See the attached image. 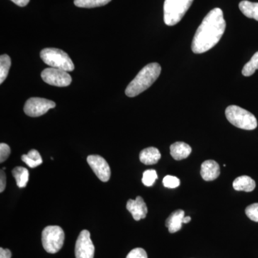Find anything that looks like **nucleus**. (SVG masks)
Returning <instances> with one entry per match:
<instances>
[{
    "mask_svg": "<svg viewBox=\"0 0 258 258\" xmlns=\"http://www.w3.org/2000/svg\"><path fill=\"white\" fill-rule=\"evenodd\" d=\"M225 29L222 10L220 8L212 10L197 30L191 44L193 52L203 53L215 47L222 38Z\"/></svg>",
    "mask_w": 258,
    "mask_h": 258,
    "instance_id": "nucleus-1",
    "label": "nucleus"
},
{
    "mask_svg": "<svg viewBox=\"0 0 258 258\" xmlns=\"http://www.w3.org/2000/svg\"><path fill=\"white\" fill-rule=\"evenodd\" d=\"M161 68L157 62H152L141 70L125 89V93L128 97L133 98L143 93L157 81L160 76Z\"/></svg>",
    "mask_w": 258,
    "mask_h": 258,
    "instance_id": "nucleus-2",
    "label": "nucleus"
},
{
    "mask_svg": "<svg viewBox=\"0 0 258 258\" xmlns=\"http://www.w3.org/2000/svg\"><path fill=\"white\" fill-rule=\"evenodd\" d=\"M225 115L230 123L244 130H254L257 127V118L252 113L237 106H230L225 110Z\"/></svg>",
    "mask_w": 258,
    "mask_h": 258,
    "instance_id": "nucleus-3",
    "label": "nucleus"
},
{
    "mask_svg": "<svg viewBox=\"0 0 258 258\" xmlns=\"http://www.w3.org/2000/svg\"><path fill=\"white\" fill-rule=\"evenodd\" d=\"M194 0H165L164 4V20L168 26H174L189 9Z\"/></svg>",
    "mask_w": 258,
    "mask_h": 258,
    "instance_id": "nucleus-4",
    "label": "nucleus"
},
{
    "mask_svg": "<svg viewBox=\"0 0 258 258\" xmlns=\"http://www.w3.org/2000/svg\"><path fill=\"white\" fill-rule=\"evenodd\" d=\"M40 57L51 68L63 70L67 72L74 71L75 66L69 55L63 50L57 48H45L40 52Z\"/></svg>",
    "mask_w": 258,
    "mask_h": 258,
    "instance_id": "nucleus-5",
    "label": "nucleus"
},
{
    "mask_svg": "<svg viewBox=\"0 0 258 258\" xmlns=\"http://www.w3.org/2000/svg\"><path fill=\"white\" fill-rule=\"evenodd\" d=\"M64 231L59 226H48L42 232V243L46 252L57 253L63 245Z\"/></svg>",
    "mask_w": 258,
    "mask_h": 258,
    "instance_id": "nucleus-6",
    "label": "nucleus"
},
{
    "mask_svg": "<svg viewBox=\"0 0 258 258\" xmlns=\"http://www.w3.org/2000/svg\"><path fill=\"white\" fill-rule=\"evenodd\" d=\"M41 77L44 82L57 87H66L72 82V78L67 71L55 68L50 67L44 70Z\"/></svg>",
    "mask_w": 258,
    "mask_h": 258,
    "instance_id": "nucleus-7",
    "label": "nucleus"
},
{
    "mask_svg": "<svg viewBox=\"0 0 258 258\" xmlns=\"http://www.w3.org/2000/svg\"><path fill=\"white\" fill-rule=\"evenodd\" d=\"M55 103L42 98H31L25 103L24 111L30 117H38L46 113L51 108H55Z\"/></svg>",
    "mask_w": 258,
    "mask_h": 258,
    "instance_id": "nucleus-8",
    "label": "nucleus"
},
{
    "mask_svg": "<svg viewBox=\"0 0 258 258\" xmlns=\"http://www.w3.org/2000/svg\"><path fill=\"white\" fill-rule=\"evenodd\" d=\"M95 247L91 239L89 231L84 230L81 233L76 241V258H93L94 257Z\"/></svg>",
    "mask_w": 258,
    "mask_h": 258,
    "instance_id": "nucleus-9",
    "label": "nucleus"
},
{
    "mask_svg": "<svg viewBox=\"0 0 258 258\" xmlns=\"http://www.w3.org/2000/svg\"><path fill=\"white\" fill-rule=\"evenodd\" d=\"M88 164L98 179L106 182L111 177V169L108 162L101 156L90 155L87 158Z\"/></svg>",
    "mask_w": 258,
    "mask_h": 258,
    "instance_id": "nucleus-10",
    "label": "nucleus"
},
{
    "mask_svg": "<svg viewBox=\"0 0 258 258\" xmlns=\"http://www.w3.org/2000/svg\"><path fill=\"white\" fill-rule=\"evenodd\" d=\"M126 208L136 221H139L147 217L148 208L142 197L138 196L134 200H129L127 202Z\"/></svg>",
    "mask_w": 258,
    "mask_h": 258,
    "instance_id": "nucleus-11",
    "label": "nucleus"
},
{
    "mask_svg": "<svg viewBox=\"0 0 258 258\" xmlns=\"http://www.w3.org/2000/svg\"><path fill=\"white\" fill-rule=\"evenodd\" d=\"M202 177L205 181H213L218 178L220 174V166L214 160L204 161L200 171Z\"/></svg>",
    "mask_w": 258,
    "mask_h": 258,
    "instance_id": "nucleus-12",
    "label": "nucleus"
},
{
    "mask_svg": "<svg viewBox=\"0 0 258 258\" xmlns=\"http://www.w3.org/2000/svg\"><path fill=\"white\" fill-rule=\"evenodd\" d=\"M184 212L181 210H176L171 214L166 221V227L169 229L170 233H175L182 227Z\"/></svg>",
    "mask_w": 258,
    "mask_h": 258,
    "instance_id": "nucleus-13",
    "label": "nucleus"
},
{
    "mask_svg": "<svg viewBox=\"0 0 258 258\" xmlns=\"http://www.w3.org/2000/svg\"><path fill=\"white\" fill-rule=\"evenodd\" d=\"M191 152V148L184 142H175L171 144L170 154L175 160L179 161L186 159Z\"/></svg>",
    "mask_w": 258,
    "mask_h": 258,
    "instance_id": "nucleus-14",
    "label": "nucleus"
},
{
    "mask_svg": "<svg viewBox=\"0 0 258 258\" xmlns=\"http://www.w3.org/2000/svg\"><path fill=\"white\" fill-rule=\"evenodd\" d=\"M139 159L146 165H153L161 159L160 152L155 147L147 148L141 152Z\"/></svg>",
    "mask_w": 258,
    "mask_h": 258,
    "instance_id": "nucleus-15",
    "label": "nucleus"
},
{
    "mask_svg": "<svg viewBox=\"0 0 258 258\" xmlns=\"http://www.w3.org/2000/svg\"><path fill=\"white\" fill-rule=\"evenodd\" d=\"M232 186L236 191L250 192L255 189L256 183L254 180L248 176H241L236 178Z\"/></svg>",
    "mask_w": 258,
    "mask_h": 258,
    "instance_id": "nucleus-16",
    "label": "nucleus"
},
{
    "mask_svg": "<svg viewBox=\"0 0 258 258\" xmlns=\"http://www.w3.org/2000/svg\"><path fill=\"white\" fill-rule=\"evenodd\" d=\"M239 8L244 16L254 19L258 21V3H252L244 0L239 4Z\"/></svg>",
    "mask_w": 258,
    "mask_h": 258,
    "instance_id": "nucleus-17",
    "label": "nucleus"
},
{
    "mask_svg": "<svg viewBox=\"0 0 258 258\" xmlns=\"http://www.w3.org/2000/svg\"><path fill=\"white\" fill-rule=\"evenodd\" d=\"M13 175L16 180L18 187L25 188L29 180V171L26 168L17 166L13 170Z\"/></svg>",
    "mask_w": 258,
    "mask_h": 258,
    "instance_id": "nucleus-18",
    "label": "nucleus"
},
{
    "mask_svg": "<svg viewBox=\"0 0 258 258\" xmlns=\"http://www.w3.org/2000/svg\"><path fill=\"white\" fill-rule=\"evenodd\" d=\"M22 160L30 168H35L42 164V159L40 153L35 149H32L28 154L22 156Z\"/></svg>",
    "mask_w": 258,
    "mask_h": 258,
    "instance_id": "nucleus-19",
    "label": "nucleus"
},
{
    "mask_svg": "<svg viewBox=\"0 0 258 258\" xmlns=\"http://www.w3.org/2000/svg\"><path fill=\"white\" fill-rule=\"evenodd\" d=\"M111 0H74V5L78 8H94L104 6Z\"/></svg>",
    "mask_w": 258,
    "mask_h": 258,
    "instance_id": "nucleus-20",
    "label": "nucleus"
},
{
    "mask_svg": "<svg viewBox=\"0 0 258 258\" xmlns=\"http://www.w3.org/2000/svg\"><path fill=\"white\" fill-rule=\"evenodd\" d=\"M11 66V59L8 55H2L0 57V83H3L8 77Z\"/></svg>",
    "mask_w": 258,
    "mask_h": 258,
    "instance_id": "nucleus-21",
    "label": "nucleus"
},
{
    "mask_svg": "<svg viewBox=\"0 0 258 258\" xmlns=\"http://www.w3.org/2000/svg\"><path fill=\"white\" fill-rule=\"evenodd\" d=\"M256 70H258V52H255L251 60L244 64L242 74L244 76L248 77L253 75Z\"/></svg>",
    "mask_w": 258,
    "mask_h": 258,
    "instance_id": "nucleus-22",
    "label": "nucleus"
},
{
    "mask_svg": "<svg viewBox=\"0 0 258 258\" xmlns=\"http://www.w3.org/2000/svg\"><path fill=\"white\" fill-rule=\"evenodd\" d=\"M158 179L157 171L154 169H149L144 171L142 182L147 186H152L155 183L156 180Z\"/></svg>",
    "mask_w": 258,
    "mask_h": 258,
    "instance_id": "nucleus-23",
    "label": "nucleus"
},
{
    "mask_svg": "<svg viewBox=\"0 0 258 258\" xmlns=\"http://www.w3.org/2000/svg\"><path fill=\"white\" fill-rule=\"evenodd\" d=\"M245 214L251 220L258 222V203H254L247 207Z\"/></svg>",
    "mask_w": 258,
    "mask_h": 258,
    "instance_id": "nucleus-24",
    "label": "nucleus"
},
{
    "mask_svg": "<svg viewBox=\"0 0 258 258\" xmlns=\"http://www.w3.org/2000/svg\"><path fill=\"white\" fill-rule=\"evenodd\" d=\"M163 184L169 189H174L180 185V180L174 176L168 175L163 179Z\"/></svg>",
    "mask_w": 258,
    "mask_h": 258,
    "instance_id": "nucleus-25",
    "label": "nucleus"
},
{
    "mask_svg": "<svg viewBox=\"0 0 258 258\" xmlns=\"http://www.w3.org/2000/svg\"><path fill=\"white\" fill-rule=\"evenodd\" d=\"M126 258H148L147 252L143 248L137 247L132 249L127 255Z\"/></svg>",
    "mask_w": 258,
    "mask_h": 258,
    "instance_id": "nucleus-26",
    "label": "nucleus"
},
{
    "mask_svg": "<svg viewBox=\"0 0 258 258\" xmlns=\"http://www.w3.org/2000/svg\"><path fill=\"white\" fill-rule=\"evenodd\" d=\"M10 154V148L8 144H0V162H5L8 159Z\"/></svg>",
    "mask_w": 258,
    "mask_h": 258,
    "instance_id": "nucleus-27",
    "label": "nucleus"
},
{
    "mask_svg": "<svg viewBox=\"0 0 258 258\" xmlns=\"http://www.w3.org/2000/svg\"><path fill=\"white\" fill-rule=\"evenodd\" d=\"M6 187V175H5V171L1 170L0 173V192H3Z\"/></svg>",
    "mask_w": 258,
    "mask_h": 258,
    "instance_id": "nucleus-28",
    "label": "nucleus"
},
{
    "mask_svg": "<svg viewBox=\"0 0 258 258\" xmlns=\"http://www.w3.org/2000/svg\"><path fill=\"white\" fill-rule=\"evenodd\" d=\"M12 252L9 249L0 248V258H11Z\"/></svg>",
    "mask_w": 258,
    "mask_h": 258,
    "instance_id": "nucleus-29",
    "label": "nucleus"
},
{
    "mask_svg": "<svg viewBox=\"0 0 258 258\" xmlns=\"http://www.w3.org/2000/svg\"><path fill=\"white\" fill-rule=\"evenodd\" d=\"M15 5L20 7H25L30 3V0H11Z\"/></svg>",
    "mask_w": 258,
    "mask_h": 258,
    "instance_id": "nucleus-30",
    "label": "nucleus"
},
{
    "mask_svg": "<svg viewBox=\"0 0 258 258\" xmlns=\"http://www.w3.org/2000/svg\"><path fill=\"white\" fill-rule=\"evenodd\" d=\"M191 221V217H184L183 219V223H189Z\"/></svg>",
    "mask_w": 258,
    "mask_h": 258,
    "instance_id": "nucleus-31",
    "label": "nucleus"
}]
</instances>
